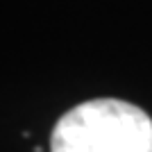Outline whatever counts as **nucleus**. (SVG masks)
Returning <instances> with one entry per match:
<instances>
[{
	"instance_id": "f257e3e1",
	"label": "nucleus",
	"mask_w": 152,
	"mask_h": 152,
	"mask_svg": "<svg viewBox=\"0 0 152 152\" xmlns=\"http://www.w3.org/2000/svg\"><path fill=\"white\" fill-rule=\"evenodd\" d=\"M50 152H152V118L125 100L82 102L52 127Z\"/></svg>"
}]
</instances>
